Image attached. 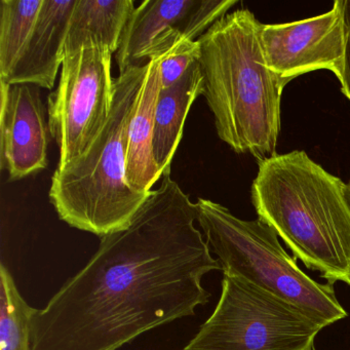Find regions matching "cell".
<instances>
[{
  "instance_id": "obj_1",
  "label": "cell",
  "mask_w": 350,
  "mask_h": 350,
  "mask_svg": "<svg viewBox=\"0 0 350 350\" xmlns=\"http://www.w3.org/2000/svg\"><path fill=\"white\" fill-rule=\"evenodd\" d=\"M196 220V204L163 174L129 226L102 237L89 262L36 309L30 350H118L194 317L210 300L202 278L222 270Z\"/></svg>"
},
{
  "instance_id": "obj_2",
  "label": "cell",
  "mask_w": 350,
  "mask_h": 350,
  "mask_svg": "<svg viewBox=\"0 0 350 350\" xmlns=\"http://www.w3.org/2000/svg\"><path fill=\"white\" fill-rule=\"evenodd\" d=\"M261 24L249 10L227 14L198 38L202 95L219 138L258 163L275 155L280 102L288 81L266 64Z\"/></svg>"
},
{
  "instance_id": "obj_3",
  "label": "cell",
  "mask_w": 350,
  "mask_h": 350,
  "mask_svg": "<svg viewBox=\"0 0 350 350\" xmlns=\"http://www.w3.org/2000/svg\"><path fill=\"white\" fill-rule=\"evenodd\" d=\"M346 184L304 151L260 161L252 184L258 219L307 268L329 284L350 286V208Z\"/></svg>"
},
{
  "instance_id": "obj_4",
  "label": "cell",
  "mask_w": 350,
  "mask_h": 350,
  "mask_svg": "<svg viewBox=\"0 0 350 350\" xmlns=\"http://www.w3.org/2000/svg\"><path fill=\"white\" fill-rule=\"evenodd\" d=\"M147 64L114 79L113 103L105 128L87 153L53 175L51 202L59 218L73 228L101 237L122 230L150 193L136 191L126 180L129 124Z\"/></svg>"
},
{
  "instance_id": "obj_5",
  "label": "cell",
  "mask_w": 350,
  "mask_h": 350,
  "mask_svg": "<svg viewBox=\"0 0 350 350\" xmlns=\"http://www.w3.org/2000/svg\"><path fill=\"white\" fill-rule=\"evenodd\" d=\"M198 222L223 274L239 276L299 308L325 327L345 319L334 284H319L300 269L263 221L243 220L228 208L198 198Z\"/></svg>"
},
{
  "instance_id": "obj_6",
  "label": "cell",
  "mask_w": 350,
  "mask_h": 350,
  "mask_svg": "<svg viewBox=\"0 0 350 350\" xmlns=\"http://www.w3.org/2000/svg\"><path fill=\"white\" fill-rule=\"evenodd\" d=\"M216 308L184 350H303L325 327L276 295L223 274Z\"/></svg>"
},
{
  "instance_id": "obj_7",
  "label": "cell",
  "mask_w": 350,
  "mask_h": 350,
  "mask_svg": "<svg viewBox=\"0 0 350 350\" xmlns=\"http://www.w3.org/2000/svg\"><path fill=\"white\" fill-rule=\"evenodd\" d=\"M111 60L110 51L96 44L65 55L58 88L48 98L49 126L60 155L57 169L87 153L105 128L114 97Z\"/></svg>"
},
{
  "instance_id": "obj_8",
  "label": "cell",
  "mask_w": 350,
  "mask_h": 350,
  "mask_svg": "<svg viewBox=\"0 0 350 350\" xmlns=\"http://www.w3.org/2000/svg\"><path fill=\"white\" fill-rule=\"evenodd\" d=\"M260 40L268 68L288 83L315 70L341 75L345 38L338 0L331 11L310 19L261 24Z\"/></svg>"
},
{
  "instance_id": "obj_9",
  "label": "cell",
  "mask_w": 350,
  "mask_h": 350,
  "mask_svg": "<svg viewBox=\"0 0 350 350\" xmlns=\"http://www.w3.org/2000/svg\"><path fill=\"white\" fill-rule=\"evenodd\" d=\"M0 167L11 181L48 167L50 126L40 88L0 81Z\"/></svg>"
},
{
  "instance_id": "obj_10",
  "label": "cell",
  "mask_w": 350,
  "mask_h": 350,
  "mask_svg": "<svg viewBox=\"0 0 350 350\" xmlns=\"http://www.w3.org/2000/svg\"><path fill=\"white\" fill-rule=\"evenodd\" d=\"M77 0H44L31 36L3 83L52 90L65 58Z\"/></svg>"
},
{
  "instance_id": "obj_11",
  "label": "cell",
  "mask_w": 350,
  "mask_h": 350,
  "mask_svg": "<svg viewBox=\"0 0 350 350\" xmlns=\"http://www.w3.org/2000/svg\"><path fill=\"white\" fill-rule=\"evenodd\" d=\"M161 89V61L147 64L144 85L129 124L126 136V180L136 191H151L161 177L153 155L155 109Z\"/></svg>"
},
{
  "instance_id": "obj_12",
  "label": "cell",
  "mask_w": 350,
  "mask_h": 350,
  "mask_svg": "<svg viewBox=\"0 0 350 350\" xmlns=\"http://www.w3.org/2000/svg\"><path fill=\"white\" fill-rule=\"evenodd\" d=\"M196 0H145L129 18L116 58L120 75L147 64L151 44L170 28H178Z\"/></svg>"
},
{
  "instance_id": "obj_13",
  "label": "cell",
  "mask_w": 350,
  "mask_h": 350,
  "mask_svg": "<svg viewBox=\"0 0 350 350\" xmlns=\"http://www.w3.org/2000/svg\"><path fill=\"white\" fill-rule=\"evenodd\" d=\"M198 61L167 89H161L155 109L152 148L159 174L171 172L172 161L183 136L184 124L193 102L202 95Z\"/></svg>"
},
{
  "instance_id": "obj_14",
  "label": "cell",
  "mask_w": 350,
  "mask_h": 350,
  "mask_svg": "<svg viewBox=\"0 0 350 350\" xmlns=\"http://www.w3.org/2000/svg\"><path fill=\"white\" fill-rule=\"evenodd\" d=\"M135 8L134 0H77L69 23L65 55L88 44L118 53L124 27Z\"/></svg>"
},
{
  "instance_id": "obj_15",
  "label": "cell",
  "mask_w": 350,
  "mask_h": 350,
  "mask_svg": "<svg viewBox=\"0 0 350 350\" xmlns=\"http://www.w3.org/2000/svg\"><path fill=\"white\" fill-rule=\"evenodd\" d=\"M44 0L0 1V81L7 79L31 36Z\"/></svg>"
},
{
  "instance_id": "obj_16",
  "label": "cell",
  "mask_w": 350,
  "mask_h": 350,
  "mask_svg": "<svg viewBox=\"0 0 350 350\" xmlns=\"http://www.w3.org/2000/svg\"><path fill=\"white\" fill-rule=\"evenodd\" d=\"M36 308L20 294L10 270L0 266V350H30Z\"/></svg>"
},
{
  "instance_id": "obj_17",
  "label": "cell",
  "mask_w": 350,
  "mask_h": 350,
  "mask_svg": "<svg viewBox=\"0 0 350 350\" xmlns=\"http://www.w3.org/2000/svg\"><path fill=\"white\" fill-rule=\"evenodd\" d=\"M237 3V0H196L178 30L184 40H198Z\"/></svg>"
},
{
  "instance_id": "obj_18",
  "label": "cell",
  "mask_w": 350,
  "mask_h": 350,
  "mask_svg": "<svg viewBox=\"0 0 350 350\" xmlns=\"http://www.w3.org/2000/svg\"><path fill=\"white\" fill-rule=\"evenodd\" d=\"M200 56L198 40H181L157 58L161 61V89H167L177 83Z\"/></svg>"
},
{
  "instance_id": "obj_19",
  "label": "cell",
  "mask_w": 350,
  "mask_h": 350,
  "mask_svg": "<svg viewBox=\"0 0 350 350\" xmlns=\"http://www.w3.org/2000/svg\"><path fill=\"white\" fill-rule=\"evenodd\" d=\"M342 12L344 25V48L343 67L339 81L341 83V91L350 101V0H338Z\"/></svg>"
},
{
  "instance_id": "obj_20",
  "label": "cell",
  "mask_w": 350,
  "mask_h": 350,
  "mask_svg": "<svg viewBox=\"0 0 350 350\" xmlns=\"http://www.w3.org/2000/svg\"><path fill=\"white\" fill-rule=\"evenodd\" d=\"M345 198L346 200H347L348 206L350 208V179L349 182L345 185Z\"/></svg>"
},
{
  "instance_id": "obj_21",
  "label": "cell",
  "mask_w": 350,
  "mask_h": 350,
  "mask_svg": "<svg viewBox=\"0 0 350 350\" xmlns=\"http://www.w3.org/2000/svg\"><path fill=\"white\" fill-rule=\"evenodd\" d=\"M303 350H314V345L310 346V347L306 348V349Z\"/></svg>"
}]
</instances>
